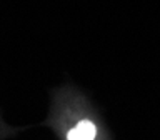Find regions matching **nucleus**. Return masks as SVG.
<instances>
[{"mask_svg":"<svg viewBox=\"0 0 160 140\" xmlns=\"http://www.w3.org/2000/svg\"><path fill=\"white\" fill-rule=\"evenodd\" d=\"M97 137V127L90 120H80L67 132V140H95Z\"/></svg>","mask_w":160,"mask_h":140,"instance_id":"nucleus-1","label":"nucleus"}]
</instances>
